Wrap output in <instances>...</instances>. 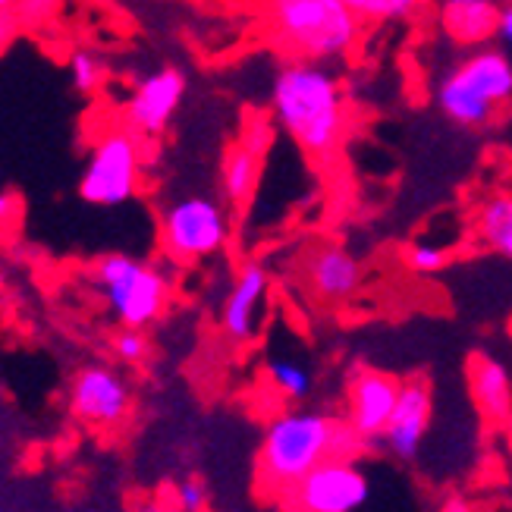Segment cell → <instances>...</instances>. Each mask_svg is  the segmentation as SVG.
Here are the masks:
<instances>
[{
	"label": "cell",
	"mask_w": 512,
	"mask_h": 512,
	"mask_svg": "<svg viewBox=\"0 0 512 512\" xmlns=\"http://www.w3.org/2000/svg\"><path fill=\"white\" fill-rule=\"evenodd\" d=\"M431 418H434V390L425 377H412L406 384L399 381L396 403L381 440L396 459L412 462L421 450V443H425Z\"/></svg>",
	"instance_id": "cell-12"
},
{
	"label": "cell",
	"mask_w": 512,
	"mask_h": 512,
	"mask_svg": "<svg viewBox=\"0 0 512 512\" xmlns=\"http://www.w3.org/2000/svg\"><path fill=\"white\" fill-rule=\"evenodd\" d=\"M494 38H497V44H500V51L509 54V44H512V7H509V4H500L497 26H494Z\"/></svg>",
	"instance_id": "cell-27"
},
{
	"label": "cell",
	"mask_w": 512,
	"mask_h": 512,
	"mask_svg": "<svg viewBox=\"0 0 512 512\" xmlns=\"http://www.w3.org/2000/svg\"><path fill=\"white\" fill-rule=\"evenodd\" d=\"M13 4H16V0H0V13H7V10H10Z\"/></svg>",
	"instance_id": "cell-32"
},
{
	"label": "cell",
	"mask_w": 512,
	"mask_h": 512,
	"mask_svg": "<svg viewBox=\"0 0 512 512\" xmlns=\"http://www.w3.org/2000/svg\"><path fill=\"white\" fill-rule=\"evenodd\" d=\"M362 22H393L415 13L418 0H343Z\"/></svg>",
	"instance_id": "cell-21"
},
{
	"label": "cell",
	"mask_w": 512,
	"mask_h": 512,
	"mask_svg": "<svg viewBox=\"0 0 512 512\" xmlns=\"http://www.w3.org/2000/svg\"><path fill=\"white\" fill-rule=\"evenodd\" d=\"M110 346H114V355L126 365H142L151 355V340L145 337L142 327H120Z\"/></svg>",
	"instance_id": "cell-22"
},
{
	"label": "cell",
	"mask_w": 512,
	"mask_h": 512,
	"mask_svg": "<svg viewBox=\"0 0 512 512\" xmlns=\"http://www.w3.org/2000/svg\"><path fill=\"white\" fill-rule=\"evenodd\" d=\"M406 264L415 274H437L450 264V249L434 246V242H412L406 249Z\"/></svg>",
	"instance_id": "cell-23"
},
{
	"label": "cell",
	"mask_w": 512,
	"mask_h": 512,
	"mask_svg": "<svg viewBox=\"0 0 512 512\" xmlns=\"http://www.w3.org/2000/svg\"><path fill=\"white\" fill-rule=\"evenodd\" d=\"M4 289H7V274H4V267H0V296H4Z\"/></svg>",
	"instance_id": "cell-31"
},
{
	"label": "cell",
	"mask_w": 512,
	"mask_h": 512,
	"mask_svg": "<svg viewBox=\"0 0 512 512\" xmlns=\"http://www.w3.org/2000/svg\"><path fill=\"white\" fill-rule=\"evenodd\" d=\"M129 512H170L161 500H139V503H132Z\"/></svg>",
	"instance_id": "cell-29"
},
{
	"label": "cell",
	"mask_w": 512,
	"mask_h": 512,
	"mask_svg": "<svg viewBox=\"0 0 512 512\" xmlns=\"http://www.w3.org/2000/svg\"><path fill=\"white\" fill-rule=\"evenodd\" d=\"M66 70H70V82L79 95H95L101 92V85L107 82V63L88 48H76L70 54V63H66Z\"/></svg>",
	"instance_id": "cell-20"
},
{
	"label": "cell",
	"mask_w": 512,
	"mask_h": 512,
	"mask_svg": "<svg viewBox=\"0 0 512 512\" xmlns=\"http://www.w3.org/2000/svg\"><path fill=\"white\" fill-rule=\"evenodd\" d=\"M95 283L107 299V308L123 327H151L164 315L170 299V280L161 267L123 252H110L95 261Z\"/></svg>",
	"instance_id": "cell-5"
},
{
	"label": "cell",
	"mask_w": 512,
	"mask_h": 512,
	"mask_svg": "<svg viewBox=\"0 0 512 512\" xmlns=\"http://www.w3.org/2000/svg\"><path fill=\"white\" fill-rule=\"evenodd\" d=\"M271 107L280 129L311 161L330 164L346 139V98L327 63L289 60L271 85Z\"/></svg>",
	"instance_id": "cell-1"
},
{
	"label": "cell",
	"mask_w": 512,
	"mask_h": 512,
	"mask_svg": "<svg viewBox=\"0 0 512 512\" xmlns=\"http://www.w3.org/2000/svg\"><path fill=\"white\" fill-rule=\"evenodd\" d=\"M500 0H440V32L459 48H484L494 41Z\"/></svg>",
	"instance_id": "cell-16"
},
{
	"label": "cell",
	"mask_w": 512,
	"mask_h": 512,
	"mask_svg": "<svg viewBox=\"0 0 512 512\" xmlns=\"http://www.w3.org/2000/svg\"><path fill=\"white\" fill-rule=\"evenodd\" d=\"M267 293H271V274H267V267L258 261L242 264L230 283L224 311H220V327H224V333L233 343H252L258 337Z\"/></svg>",
	"instance_id": "cell-13"
},
{
	"label": "cell",
	"mask_w": 512,
	"mask_h": 512,
	"mask_svg": "<svg viewBox=\"0 0 512 512\" xmlns=\"http://www.w3.org/2000/svg\"><path fill=\"white\" fill-rule=\"evenodd\" d=\"M142 180V148L126 129H110L92 145L79 176V198L92 208H120L132 202Z\"/></svg>",
	"instance_id": "cell-7"
},
{
	"label": "cell",
	"mask_w": 512,
	"mask_h": 512,
	"mask_svg": "<svg viewBox=\"0 0 512 512\" xmlns=\"http://www.w3.org/2000/svg\"><path fill=\"white\" fill-rule=\"evenodd\" d=\"M440 512H475L469 500H462V497H450L447 503L440 506Z\"/></svg>",
	"instance_id": "cell-30"
},
{
	"label": "cell",
	"mask_w": 512,
	"mask_h": 512,
	"mask_svg": "<svg viewBox=\"0 0 512 512\" xmlns=\"http://www.w3.org/2000/svg\"><path fill=\"white\" fill-rule=\"evenodd\" d=\"M158 236L170 261L195 264L227 249L233 224L224 202H217L208 192H195L167 205V211L161 214Z\"/></svg>",
	"instance_id": "cell-6"
},
{
	"label": "cell",
	"mask_w": 512,
	"mask_h": 512,
	"mask_svg": "<svg viewBox=\"0 0 512 512\" xmlns=\"http://www.w3.org/2000/svg\"><path fill=\"white\" fill-rule=\"evenodd\" d=\"M211 494L202 478H186L176 487V512H208Z\"/></svg>",
	"instance_id": "cell-25"
},
{
	"label": "cell",
	"mask_w": 512,
	"mask_h": 512,
	"mask_svg": "<svg viewBox=\"0 0 512 512\" xmlns=\"http://www.w3.org/2000/svg\"><path fill=\"white\" fill-rule=\"evenodd\" d=\"M399 381L387 371L359 368L349 381V415L346 425L362 440H381L393 412Z\"/></svg>",
	"instance_id": "cell-14"
},
{
	"label": "cell",
	"mask_w": 512,
	"mask_h": 512,
	"mask_svg": "<svg viewBox=\"0 0 512 512\" xmlns=\"http://www.w3.org/2000/svg\"><path fill=\"white\" fill-rule=\"evenodd\" d=\"M289 512H355L371 497V481L355 459H324L286 491Z\"/></svg>",
	"instance_id": "cell-8"
},
{
	"label": "cell",
	"mask_w": 512,
	"mask_h": 512,
	"mask_svg": "<svg viewBox=\"0 0 512 512\" xmlns=\"http://www.w3.org/2000/svg\"><path fill=\"white\" fill-rule=\"evenodd\" d=\"M274 136H277L274 123L267 120L264 114H252V117L246 120V126H242L239 142L246 145V148L255 154V158H261V161H264V154L271 151V145H274Z\"/></svg>",
	"instance_id": "cell-24"
},
{
	"label": "cell",
	"mask_w": 512,
	"mask_h": 512,
	"mask_svg": "<svg viewBox=\"0 0 512 512\" xmlns=\"http://www.w3.org/2000/svg\"><path fill=\"white\" fill-rule=\"evenodd\" d=\"M340 418L324 412L293 409L277 415L264 431L258 453V478L271 491H286L305 472H311L324 459H333V434Z\"/></svg>",
	"instance_id": "cell-3"
},
{
	"label": "cell",
	"mask_w": 512,
	"mask_h": 512,
	"mask_svg": "<svg viewBox=\"0 0 512 512\" xmlns=\"http://www.w3.org/2000/svg\"><path fill=\"white\" fill-rule=\"evenodd\" d=\"M264 377L271 390L289 403H299L311 393V371L305 362L293 359V355H271L264 365Z\"/></svg>",
	"instance_id": "cell-19"
},
{
	"label": "cell",
	"mask_w": 512,
	"mask_h": 512,
	"mask_svg": "<svg viewBox=\"0 0 512 512\" xmlns=\"http://www.w3.org/2000/svg\"><path fill=\"white\" fill-rule=\"evenodd\" d=\"M475 233L500 258H512V195H487L475 214Z\"/></svg>",
	"instance_id": "cell-18"
},
{
	"label": "cell",
	"mask_w": 512,
	"mask_h": 512,
	"mask_svg": "<svg viewBox=\"0 0 512 512\" xmlns=\"http://www.w3.org/2000/svg\"><path fill=\"white\" fill-rule=\"evenodd\" d=\"M186 98V73L180 66H161L148 73L123 107V129L136 139H158L173 123Z\"/></svg>",
	"instance_id": "cell-9"
},
{
	"label": "cell",
	"mask_w": 512,
	"mask_h": 512,
	"mask_svg": "<svg viewBox=\"0 0 512 512\" xmlns=\"http://www.w3.org/2000/svg\"><path fill=\"white\" fill-rule=\"evenodd\" d=\"M261 183V158L242 145L233 142L220 154V195L233 208H246Z\"/></svg>",
	"instance_id": "cell-17"
},
{
	"label": "cell",
	"mask_w": 512,
	"mask_h": 512,
	"mask_svg": "<svg viewBox=\"0 0 512 512\" xmlns=\"http://www.w3.org/2000/svg\"><path fill=\"white\" fill-rule=\"evenodd\" d=\"M70 412L92 428H120L132 412V387L107 365H85L70 387Z\"/></svg>",
	"instance_id": "cell-10"
},
{
	"label": "cell",
	"mask_w": 512,
	"mask_h": 512,
	"mask_svg": "<svg viewBox=\"0 0 512 512\" xmlns=\"http://www.w3.org/2000/svg\"><path fill=\"white\" fill-rule=\"evenodd\" d=\"M16 217H19V198L10 189H0V230L13 227Z\"/></svg>",
	"instance_id": "cell-28"
},
{
	"label": "cell",
	"mask_w": 512,
	"mask_h": 512,
	"mask_svg": "<svg viewBox=\"0 0 512 512\" xmlns=\"http://www.w3.org/2000/svg\"><path fill=\"white\" fill-rule=\"evenodd\" d=\"M264 29L289 60L340 63L362 38V19L343 0H261Z\"/></svg>",
	"instance_id": "cell-2"
},
{
	"label": "cell",
	"mask_w": 512,
	"mask_h": 512,
	"mask_svg": "<svg viewBox=\"0 0 512 512\" xmlns=\"http://www.w3.org/2000/svg\"><path fill=\"white\" fill-rule=\"evenodd\" d=\"M437 107L462 129H487L512 98V63L506 51H475L437 82Z\"/></svg>",
	"instance_id": "cell-4"
},
{
	"label": "cell",
	"mask_w": 512,
	"mask_h": 512,
	"mask_svg": "<svg viewBox=\"0 0 512 512\" xmlns=\"http://www.w3.org/2000/svg\"><path fill=\"white\" fill-rule=\"evenodd\" d=\"M469 387L475 409L497 428H506L512 418V377L509 368L491 352H475L469 359Z\"/></svg>",
	"instance_id": "cell-15"
},
{
	"label": "cell",
	"mask_w": 512,
	"mask_h": 512,
	"mask_svg": "<svg viewBox=\"0 0 512 512\" xmlns=\"http://www.w3.org/2000/svg\"><path fill=\"white\" fill-rule=\"evenodd\" d=\"M365 267L340 242H321L308 249L302 261V280L308 293L324 305H346L362 289Z\"/></svg>",
	"instance_id": "cell-11"
},
{
	"label": "cell",
	"mask_w": 512,
	"mask_h": 512,
	"mask_svg": "<svg viewBox=\"0 0 512 512\" xmlns=\"http://www.w3.org/2000/svg\"><path fill=\"white\" fill-rule=\"evenodd\" d=\"M16 13L22 22H44L51 19L60 7V0H16Z\"/></svg>",
	"instance_id": "cell-26"
}]
</instances>
